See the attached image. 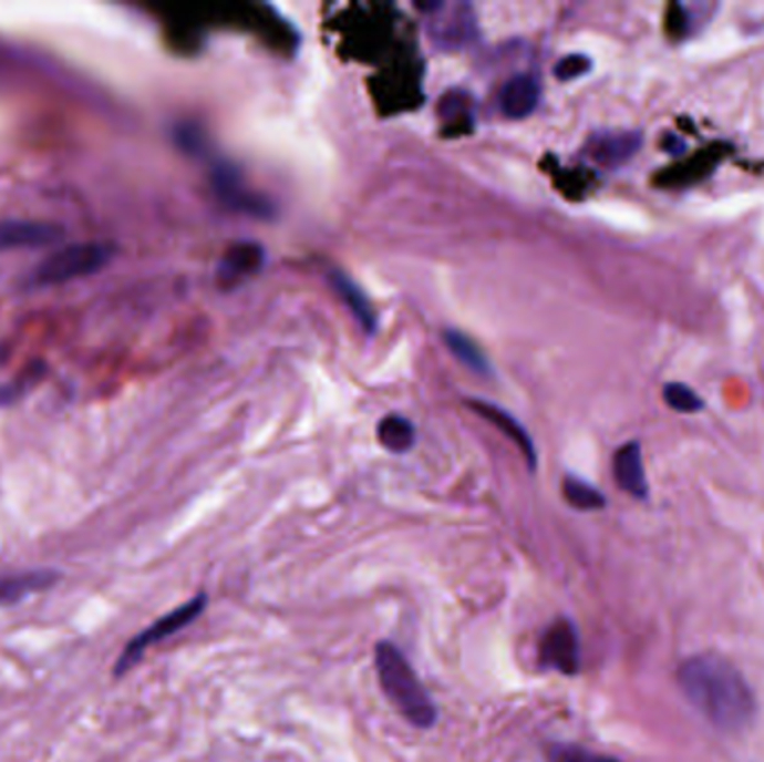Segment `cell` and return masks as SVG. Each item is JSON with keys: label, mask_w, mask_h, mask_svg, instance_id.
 Returning a JSON list of instances; mask_svg holds the SVG:
<instances>
[{"label": "cell", "mask_w": 764, "mask_h": 762, "mask_svg": "<svg viewBox=\"0 0 764 762\" xmlns=\"http://www.w3.org/2000/svg\"><path fill=\"white\" fill-rule=\"evenodd\" d=\"M6 360V351L3 349H0V362H3Z\"/></svg>", "instance_id": "25"}, {"label": "cell", "mask_w": 764, "mask_h": 762, "mask_svg": "<svg viewBox=\"0 0 764 762\" xmlns=\"http://www.w3.org/2000/svg\"><path fill=\"white\" fill-rule=\"evenodd\" d=\"M731 153V148L726 144H713L706 146L702 151H698L693 157H689L686 162L673 164L669 168H664L662 173H658L655 184L662 188H689L695 186L700 182H704L706 177L713 175V171L722 164V159Z\"/></svg>", "instance_id": "6"}, {"label": "cell", "mask_w": 764, "mask_h": 762, "mask_svg": "<svg viewBox=\"0 0 764 762\" xmlns=\"http://www.w3.org/2000/svg\"><path fill=\"white\" fill-rule=\"evenodd\" d=\"M539 81L530 74H519L509 79L500 90V110L509 119H526L539 105Z\"/></svg>", "instance_id": "12"}, {"label": "cell", "mask_w": 764, "mask_h": 762, "mask_svg": "<svg viewBox=\"0 0 764 762\" xmlns=\"http://www.w3.org/2000/svg\"><path fill=\"white\" fill-rule=\"evenodd\" d=\"M112 246L101 241H87V244H74L68 246L54 256H50L37 271L34 282L37 285H63L83 276H92L101 271L110 258Z\"/></svg>", "instance_id": "4"}, {"label": "cell", "mask_w": 764, "mask_h": 762, "mask_svg": "<svg viewBox=\"0 0 764 762\" xmlns=\"http://www.w3.org/2000/svg\"><path fill=\"white\" fill-rule=\"evenodd\" d=\"M265 262V250L258 244L233 246L219 265V282L230 287L244 278L258 274Z\"/></svg>", "instance_id": "14"}, {"label": "cell", "mask_w": 764, "mask_h": 762, "mask_svg": "<svg viewBox=\"0 0 764 762\" xmlns=\"http://www.w3.org/2000/svg\"><path fill=\"white\" fill-rule=\"evenodd\" d=\"M680 687L686 700L713 727L740 731L755 715V698L742 673L715 653L689 658L680 667Z\"/></svg>", "instance_id": "1"}, {"label": "cell", "mask_w": 764, "mask_h": 762, "mask_svg": "<svg viewBox=\"0 0 764 762\" xmlns=\"http://www.w3.org/2000/svg\"><path fill=\"white\" fill-rule=\"evenodd\" d=\"M664 151H669L671 155H678V153H682L684 151V146H682V140H678V137H673V135H664V146H662Z\"/></svg>", "instance_id": "23"}, {"label": "cell", "mask_w": 764, "mask_h": 762, "mask_svg": "<svg viewBox=\"0 0 764 762\" xmlns=\"http://www.w3.org/2000/svg\"><path fill=\"white\" fill-rule=\"evenodd\" d=\"M378 439L390 452L401 454V452L412 450V445L416 441V430H414V425L405 416L392 414V416L380 421Z\"/></svg>", "instance_id": "16"}, {"label": "cell", "mask_w": 764, "mask_h": 762, "mask_svg": "<svg viewBox=\"0 0 764 762\" xmlns=\"http://www.w3.org/2000/svg\"><path fill=\"white\" fill-rule=\"evenodd\" d=\"M550 762H619L617 758L588 751L577 744H555L548 749Z\"/></svg>", "instance_id": "20"}, {"label": "cell", "mask_w": 764, "mask_h": 762, "mask_svg": "<svg viewBox=\"0 0 764 762\" xmlns=\"http://www.w3.org/2000/svg\"><path fill=\"white\" fill-rule=\"evenodd\" d=\"M564 496L577 511H599V507L606 505V498L597 487L575 476H568L564 481Z\"/></svg>", "instance_id": "18"}, {"label": "cell", "mask_w": 764, "mask_h": 762, "mask_svg": "<svg viewBox=\"0 0 764 762\" xmlns=\"http://www.w3.org/2000/svg\"><path fill=\"white\" fill-rule=\"evenodd\" d=\"M63 237V228L50 222H0V250L50 246Z\"/></svg>", "instance_id": "9"}, {"label": "cell", "mask_w": 764, "mask_h": 762, "mask_svg": "<svg viewBox=\"0 0 764 762\" xmlns=\"http://www.w3.org/2000/svg\"><path fill=\"white\" fill-rule=\"evenodd\" d=\"M592 68V61L584 54H568L564 56L557 65H555V76L559 81H572V79H579L584 74H588Z\"/></svg>", "instance_id": "22"}, {"label": "cell", "mask_w": 764, "mask_h": 762, "mask_svg": "<svg viewBox=\"0 0 764 762\" xmlns=\"http://www.w3.org/2000/svg\"><path fill=\"white\" fill-rule=\"evenodd\" d=\"M664 403L680 414H695L704 408V401L684 383H669L664 388Z\"/></svg>", "instance_id": "19"}, {"label": "cell", "mask_w": 764, "mask_h": 762, "mask_svg": "<svg viewBox=\"0 0 764 762\" xmlns=\"http://www.w3.org/2000/svg\"><path fill=\"white\" fill-rule=\"evenodd\" d=\"M642 144H644V137H642V133H637V131L599 133L590 140L588 153L597 164H601L606 168H617L640 153Z\"/></svg>", "instance_id": "8"}, {"label": "cell", "mask_w": 764, "mask_h": 762, "mask_svg": "<svg viewBox=\"0 0 764 762\" xmlns=\"http://www.w3.org/2000/svg\"><path fill=\"white\" fill-rule=\"evenodd\" d=\"M472 408H474L476 414H481L483 419L492 421L509 441H513V443L524 452V456L528 459V465H530L533 470L537 467V450H535V443H533L530 434L526 432V428H524L513 414L505 412V410H500V408H496V405H492V403H483V401H474Z\"/></svg>", "instance_id": "13"}, {"label": "cell", "mask_w": 764, "mask_h": 762, "mask_svg": "<svg viewBox=\"0 0 764 762\" xmlns=\"http://www.w3.org/2000/svg\"><path fill=\"white\" fill-rule=\"evenodd\" d=\"M59 581V573L54 570H25L0 575V608L21 604L25 597L43 593Z\"/></svg>", "instance_id": "11"}, {"label": "cell", "mask_w": 764, "mask_h": 762, "mask_svg": "<svg viewBox=\"0 0 764 762\" xmlns=\"http://www.w3.org/2000/svg\"><path fill=\"white\" fill-rule=\"evenodd\" d=\"M612 472H615L617 485L623 492H628L634 498H647L649 483H647L640 443H626L617 450L615 461H612Z\"/></svg>", "instance_id": "10"}, {"label": "cell", "mask_w": 764, "mask_h": 762, "mask_svg": "<svg viewBox=\"0 0 764 762\" xmlns=\"http://www.w3.org/2000/svg\"><path fill=\"white\" fill-rule=\"evenodd\" d=\"M375 671L382 691L407 722L419 729L434 727L438 718L436 704L399 647L392 642H380L375 647Z\"/></svg>", "instance_id": "2"}, {"label": "cell", "mask_w": 764, "mask_h": 762, "mask_svg": "<svg viewBox=\"0 0 764 762\" xmlns=\"http://www.w3.org/2000/svg\"><path fill=\"white\" fill-rule=\"evenodd\" d=\"M17 397V388H0V405L12 401Z\"/></svg>", "instance_id": "24"}, {"label": "cell", "mask_w": 764, "mask_h": 762, "mask_svg": "<svg viewBox=\"0 0 764 762\" xmlns=\"http://www.w3.org/2000/svg\"><path fill=\"white\" fill-rule=\"evenodd\" d=\"M445 344L450 347V351L469 369L478 371V373H487L489 371V362L483 356V351L476 347L474 340H469L465 333L461 331H445Z\"/></svg>", "instance_id": "17"}, {"label": "cell", "mask_w": 764, "mask_h": 762, "mask_svg": "<svg viewBox=\"0 0 764 762\" xmlns=\"http://www.w3.org/2000/svg\"><path fill=\"white\" fill-rule=\"evenodd\" d=\"M541 667L555 669L564 676L579 673L581 667V647L579 635L570 619L559 617L555 624L548 626L539 647Z\"/></svg>", "instance_id": "5"}, {"label": "cell", "mask_w": 764, "mask_h": 762, "mask_svg": "<svg viewBox=\"0 0 764 762\" xmlns=\"http://www.w3.org/2000/svg\"><path fill=\"white\" fill-rule=\"evenodd\" d=\"M331 282H333V289L340 294V298L344 300V305L351 309V313L358 318V322L362 325V329L366 331H373L375 329V313L366 300V296L358 289V285L340 274V271H333L331 274Z\"/></svg>", "instance_id": "15"}, {"label": "cell", "mask_w": 764, "mask_h": 762, "mask_svg": "<svg viewBox=\"0 0 764 762\" xmlns=\"http://www.w3.org/2000/svg\"><path fill=\"white\" fill-rule=\"evenodd\" d=\"M664 30L667 34L673 39V41H682L689 30H691V17L686 12L684 6L680 3H671L669 10H667V17H664Z\"/></svg>", "instance_id": "21"}, {"label": "cell", "mask_w": 764, "mask_h": 762, "mask_svg": "<svg viewBox=\"0 0 764 762\" xmlns=\"http://www.w3.org/2000/svg\"><path fill=\"white\" fill-rule=\"evenodd\" d=\"M206 606H208V597H206V593H199L197 597H193V599L186 601L184 606L171 610L168 615H164V617H159L155 624H151L146 630H142V632L137 635V638L127 642L125 649L121 651V656H118V660H116V665H114V676H116V678L125 676L135 665L142 662L144 653H146L151 647H155V645L168 640L171 635H175L177 630H182V628H186L188 624H193V621L206 610Z\"/></svg>", "instance_id": "3"}, {"label": "cell", "mask_w": 764, "mask_h": 762, "mask_svg": "<svg viewBox=\"0 0 764 762\" xmlns=\"http://www.w3.org/2000/svg\"><path fill=\"white\" fill-rule=\"evenodd\" d=\"M432 41L443 50H458L474 39V17L465 6H436L430 21Z\"/></svg>", "instance_id": "7"}]
</instances>
